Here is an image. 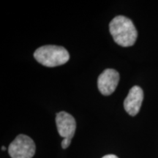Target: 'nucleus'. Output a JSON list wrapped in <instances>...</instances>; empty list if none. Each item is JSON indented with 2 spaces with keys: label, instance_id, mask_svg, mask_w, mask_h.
I'll list each match as a JSON object with an SVG mask.
<instances>
[{
  "label": "nucleus",
  "instance_id": "nucleus-1",
  "mask_svg": "<svg viewBox=\"0 0 158 158\" xmlns=\"http://www.w3.org/2000/svg\"><path fill=\"white\" fill-rule=\"evenodd\" d=\"M110 32L118 45L123 47L132 46L135 44L138 37L133 21L128 18L118 15L110 21Z\"/></svg>",
  "mask_w": 158,
  "mask_h": 158
},
{
  "label": "nucleus",
  "instance_id": "nucleus-2",
  "mask_svg": "<svg viewBox=\"0 0 158 158\" xmlns=\"http://www.w3.org/2000/svg\"><path fill=\"white\" fill-rule=\"evenodd\" d=\"M34 56L39 63L48 68L62 65L70 59V54L64 47L51 45L37 48Z\"/></svg>",
  "mask_w": 158,
  "mask_h": 158
},
{
  "label": "nucleus",
  "instance_id": "nucleus-3",
  "mask_svg": "<svg viewBox=\"0 0 158 158\" xmlns=\"http://www.w3.org/2000/svg\"><path fill=\"white\" fill-rule=\"evenodd\" d=\"M35 150V143L31 138L19 135L10 144L8 153L11 158H32Z\"/></svg>",
  "mask_w": 158,
  "mask_h": 158
},
{
  "label": "nucleus",
  "instance_id": "nucleus-4",
  "mask_svg": "<svg viewBox=\"0 0 158 158\" xmlns=\"http://www.w3.org/2000/svg\"><path fill=\"white\" fill-rule=\"evenodd\" d=\"M119 81V74L114 69L104 70L99 76L98 86L100 92L105 96L111 94Z\"/></svg>",
  "mask_w": 158,
  "mask_h": 158
},
{
  "label": "nucleus",
  "instance_id": "nucleus-5",
  "mask_svg": "<svg viewBox=\"0 0 158 158\" xmlns=\"http://www.w3.org/2000/svg\"><path fill=\"white\" fill-rule=\"evenodd\" d=\"M56 124L61 137L72 139L76 129V122L73 116L67 112H59L56 114Z\"/></svg>",
  "mask_w": 158,
  "mask_h": 158
},
{
  "label": "nucleus",
  "instance_id": "nucleus-6",
  "mask_svg": "<svg viewBox=\"0 0 158 158\" xmlns=\"http://www.w3.org/2000/svg\"><path fill=\"white\" fill-rule=\"evenodd\" d=\"M143 100V92L141 87L133 86L130 90L124 102V107L130 116H135L139 112Z\"/></svg>",
  "mask_w": 158,
  "mask_h": 158
},
{
  "label": "nucleus",
  "instance_id": "nucleus-7",
  "mask_svg": "<svg viewBox=\"0 0 158 158\" xmlns=\"http://www.w3.org/2000/svg\"><path fill=\"white\" fill-rule=\"evenodd\" d=\"M71 140L70 138H64L63 141H62V147L63 149H67V148L69 147V146L70 145L71 143Z\"/></svg>",
  "mask_w": 158,
  "mask_h": 158
},
{
  "label": "nucleus",
  "instance_id": "nucleus-8",
  "mask_svg": "<svg viewBox=\"0 0 158 158\" xmlns=\"http://www.w3.org/2000/svg\"><path fill=\"white\" fill-rule=\"evenodd\" d=\"M102 158H118V157L117 156L114 155H105L104 157H102Z\"/></svg>",
  "mask_w": 158,
  "mask_h": 158
},
{
  "label": "nucleus",
  "instance_id": "nucleus-9",
  "mask_svg": "<svg viewBox=\"0 0 158 158\" xmlns=\"http://www.w3.org/2000/svg\"><path fill=\"white\" fill-rule=\"evenodd\" d=\"M2 151H5L6 148L5 147H2Z\"/></svg>",
  "mask_w": 158,
  "mask_h": 158
}]
</instances>
